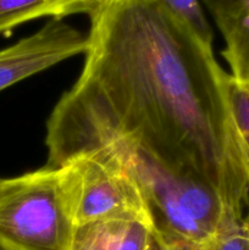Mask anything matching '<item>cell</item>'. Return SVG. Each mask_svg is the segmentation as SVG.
<instances>
[{"label":"cell","mask_w":249,"mask_h":250,"mask_svg":"<svg viewBox=\"0 0 249 250\" xmlns=\"http://www.w3.org/2000/svg\"><path fill=\"white\" fill-rule=\"evenodd\" d=\"M102 0H0V34L37 19H60L71 15L89 16Z\"/></svg>","instance_id":"7"},{"label":"cell","mask_w":249,"mask_h":250,"mask_svg":"<svg viewBox=\"0 0 249 250\" xmlns=\"http://www.w3.org/2000/svg\"><path fill=\"white\" fill-rule=\"evenodd\" d=\"M87 36L65 20L51 19L33 34L0 50V92L26 78L85 54Z\"/></svg>","instance_id":"5"},{"label":"cell","mask_w":249,"mask_h":250,"mask_svg":"<svg viewBox=\"0 0 249 250\" xmlns=\"http://www.w3.org/2000/svg\"><path fill=\"white\" fill-rule=\"evenodd\" d=\"M76 227L112 220L149 225L150 215L128 171L104 151L71 159L59 167Z\"/></svg>","instance_id":"4"},{"label":"cell","mask_w":249,"mask_h":250,"mask_svg":"<svg viewBox=\"0 0 249 250\" xmlns=\"http://www.w3.org/2000/svg\"><path fill=\"white\" fill-rule=\"evenodd\" d=\"M204 250H249V229L244 219L229 227Z\"/></svg>","instance_id":"11"},{"label":"cell","mask_w":249,"mask_h":250,"mask_svg":"<svg viewBox=\"0 0 249 250\" xmlns=\"http://www.w3.org/2000/svg\"><path fill=\"white\" fill-rule=\"evenodd\" d=\"M98 150L111 155L132 176L148 207L151 233L165 250H204L241 222L210 186L167 167L131 143L112 142Z\"/></svg>","instance_id":"2"},{"label":"cell","mask_w":249,"mask_h":250,"mask_svg":"<svg viewBox=\"0 0 249 250\" xmlns=\"http://www.w3.org/2000/svg\"><path fill=\"white\" fill-rule=\"evenodd\" d=\"M244 224H246L247 227H248V229H249V215H248V216L244 217Z\"/></svg>","instance_id":"15"},{"label":"cell","mask_w":249,"mask_h":250,"mask_svg":"<svg viewBox=\"0 0 249 250\" xmlns=\"http://www.w3.org/2000/svg\"><path fill=\"white\" fill-rule=\"evenodd\" d=\"M167 9L208 46L212 48L211 27L207 20L200 0H163Z\"/></svg>","instance_id":"10"},{"label":"cell","mask_w":249,"mask_h":250,"mask_svg":"<svg viewBox=\"0 0 249 250\" xmlns=\"http://www.w3.org/2000/svg\"><path fill=\"white\" fill-rule=\"evenodd\" d=\"M150 226L141 221L112 220L76 227L71 250H146Z\"/></svg>","instance_id":"6"},{"label":"cell","mask_w":249,"mask_h":250,"mask_svg":"<svg viewBox=\"0 0 249 250\" xmlns=\"http://www.w3.org/2000/svg\"><path fill=\"white\" fill-rule=\"evenodd\" d=\"M75 232L60 168L0 180V243L14 250H71Z\"/></svg>","instance_id":"3"},{"label":"cell","mask_w":249,"mask_h":250,"mask_svg":"<svg viewBox=\"0 0 249 250\" xmlns=\"http://www.w3.org/2000/svg\"><path fill=\"white\" fill-rule=\"evenodd\" d=\"M214 20L225 39L229 76L239 84L249 85V0Z\"/></svg>","instance_id":"8"},{"label":"cell","mask_w":249,"mask_h":250,"mask_svg":"<svg viewBox=\"0 0 249 250\" xmlns=\"http://www.w3.org/2000/svg\"><path fill=\"white\" fill-rule=\"evenodd\" d=\"M146 250H165L163 246L159 243L158 239L153 236V233L150 232V238H149V244H148V249Z\"/></svg>","instance_id":"13"},{"label":"cell","mask_w":249,"mask_h":250,"mask_svg":"<svg viewBox=\"0 0 249 250\" xmlns=\"http://www.w3.org/2000/svg\"><path fill=\"white\" fill-rule=\"evenodd\" d=\"M80 78L46 127V167L124 141L210 186L244 219L249 172L228 73L163 0H102L89 15Z\"/></svg>","instance_id":"1"},{"label":"cell","mask_w":249,"mask_h":250,"mask_svg":"<svg viewBox=\"0 0 249 250\" xmlns=\"http://www.w3.org/2000/svg\"><path fill=\"white\" fill-rule=\"evenodd\" d=\"M228 100L234 129L249 172V85L239 84L228 76Z\"/></svg>","instance_id":"9"},{"label":"cell","mask_w":249,"mask_h":250,"mask_svg":"<svg viewBox=\"0 0 249 250\" xmlns=\"http://www.w3.org/2000/svg\"><path fill=\"white\" fill-rule=\"evenodd\" d=\"M209 9L214 19L232 11L247 0H200Z\"/></svg>","instance_id":"12"},{"label":"cell","mask_w":249,"mask_h":250,"mask_svg":"<svg viewBox=\"0 0 249 250\" xmlns=\"http://www.w3.org/2000/svg\"><path fill=\"white\" fill-rule=\"evenodd\" d=\"M0 250H14V249L9 248V247H7V246H5V244L0 243Z\"/></svg>","instance_id":"14"}]
</instances>
